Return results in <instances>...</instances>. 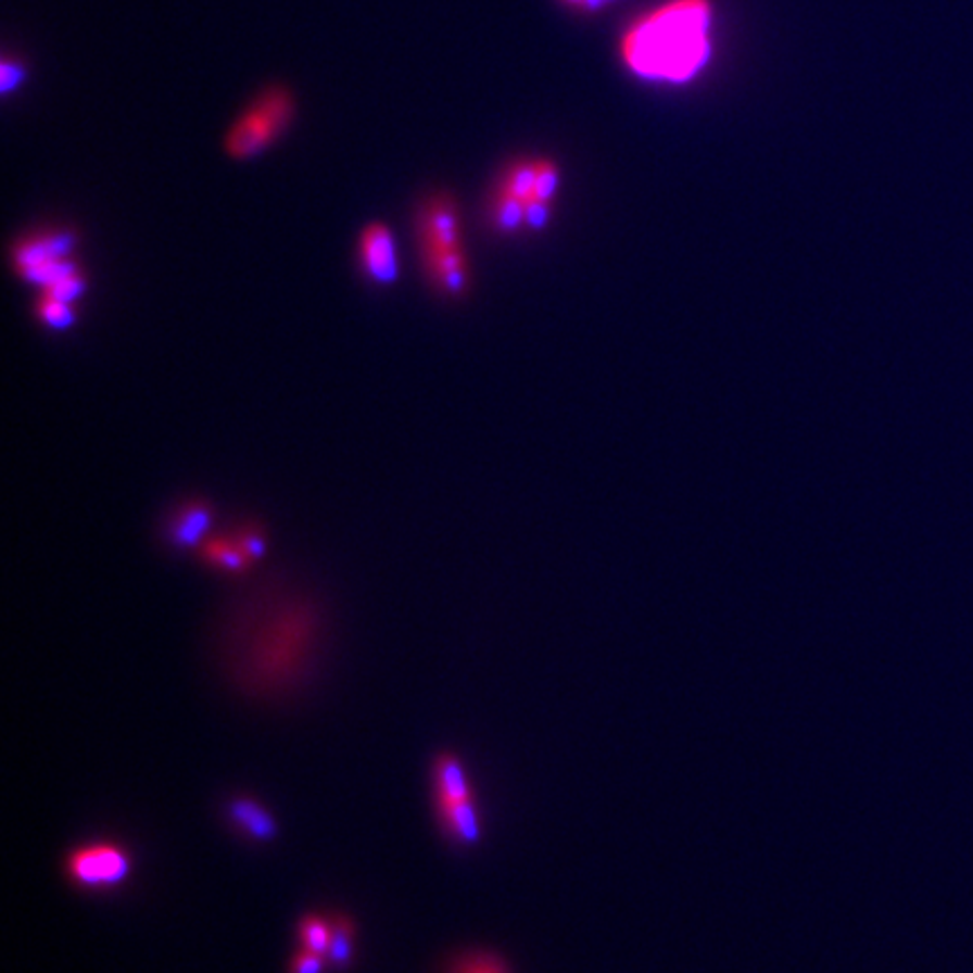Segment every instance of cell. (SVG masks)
<instances>
[{
    "mask_svg": "<svg viewBox=\"0 0 973 973\" xmlns=\"http://www.w3.org/2000/svg\"><path fill=\"white\" fill-rule=\"evenodd\" d=\"M547 217H551V210H547V201L536 199V197L526 201V226L543 228L547 224Z\"/></svg>",
    "mask_w": 973,
    "mask_h": 973,
    "instance_id": "obj_21",
    "label": "cell"
},
{
    "mask_svg": "<svg viewBox=\"0 0 973 973\" xmlns=\"http://www.w3.org/2000/svg\"><path fill=\"white\" fill-rule=\"evenodd\" d=\"M564 3H568V5H572V8H582V5H584V0H564Z\"/></svg>",
    "mask_w": 973,
    "mask_h": 973,
    "instance_id": "obj_23",
    "label": "cell"
},
{
    "mask_svg": "<svg viewBox=\"0 0 973 973\" xmlns=\"http://www.w3.org/2000/svg\"><path fill=\"white\" fill-rule=\"evenodd\" d=\"M295 115V102L291 90L282 86H270L255 102L243 111L228 129L224 138V149L232 161L255 159L268 147L276 144L285 131L291 127Z\"/></svg>",
    "mask_w": 973,
    "mask_h": 973,
    "instance_id": "obj_5",
    "label": "cell"
},
{
    "mask_svg": "<svg viewBox=\"0 0 973 973\" xmlns=\"http://www.w3.org/2000/svg\"><path fill=\"white\" fill-rule=\"evenodd\" d=\"M327 969H329L327 956L307 949H300L289 962V973H325Z\"/></svg>",
    "mask_w": 973,
    "mask_h": 973,
    "instance_id": "obj_20",
    "label": "cell"
},
{
    "mask_svg": "<svg viewBox=\"0 0 973 973\" xmlns=\"http://www.w3.org/2000/svg\"><path fill=\"white\" fill-rule=\"evenodd\" d=\"M230 827L251 843H270L278 836V823L273 813L251 796H235L226 805Z\"/></svg>",
    "mask_w": 973,
    "mask_h": 973,
    "instance_id": "obj_8",
    "label": "cell"
},
{
    "mask_svg": "<svg viewBox=\"0 0 973 973\" xmlns=\"http://www.w3.org/2000/svg\"><path fill=\"white\" fill-rule=\"evenodd\" d=\"M358 264L375 285L390 287L400 278V260L388 226L370 224L358 237Z\"/></svg>",
    "mask_w": 973,
    "mask_h": 973,
    "instance_id": "obj_7",
    "label": "cell"
},
{
    "mask_svg": "<svg viewBox=\"0 0 973 973\" xmlns=\"http://www.w3.org/2000/svg\"><path fill=\"white\" fill-rule=\"evenodd\" d=\"M451 973H511L507 962L492 951H469L455 958Z\"/></svg>",
    "mask_w": 973,
    "mask_h": 973,
    "instance_id": "obj_16",
    "label": "cell"
},
{
    "mask_svg": "<svg viewBox=\"0 0 973 973\" xmlns=\"http://www.w3.org/2000/svg\"><path fill=\"white\" fill-rule=\"evenodd\" d=\"M611 3H616V0H584L582 10H586V12H599V10H604L606 5H611Z\"/></svg>",
    "mask_w": 973,
    "mask_h": 973,
    "instance_id": "obj_22",
    "label": "cell"
},
{
    "mask_svg": "<svg viewBox=\"0 0 973 973\" xmlns=\"http://www.w3.org/2000/svg\"><path fill=\"white\" fill-rule=\"evenodd\" d=\"M230 536L253 564L266 555V536L257 526H239Z\"/></svg>",
    "mask_w": 973,
    "mask_h": 973,
    "instance_id": "obj_17",
    "label": "cell"
},
{
    "mask_svg": "<svg viewBox=\"0 0 973 973\" xmlns=\"http://www.w3.org/2000/svg\"><path fill=\"white\" fill-rule=\"evenodd\" d=\"M559 186V172L555 167V163L551 161H539L536 163V186H534V197L551 201L557 192Z\"/></svg>",
    "mask_w": 973,
    "mask_h": 973,
    "instance_id": "obj_19",
    "label": "cell"
},
{
    "mask_svg": "<svg viewBox=\"0 0 973 973\" xmlns=\"http://www.w3.org/2000/svg\"><path fill=\"white\" fill-rule=\"evenodd\" d=\"M134 859L127 847L113 841H96L75 847L66 859L71 884L84 890H113L131 876Z\"/></svg>",
    "mask_w": 973,
    "mask_h": 973,
    "instance_id": "obj_6",
    "label": "cell"
},
{
    "mask_svg": "<svg viewBox=\"0 0 973 973\" xmlns=\"http://www.w3.org/2000/svg\"><path fill=\"white\" fill-rule=\"evenodd\" d=\"M199 557L203 564L217 568L222 572H230V574H243L253 566V561L243 555V551L235 543V539L230 534L228 536H207L199 545Z\"/></svg>",
    "mask_w": 973,
    "mask_h": 973,
    "instance_id": "obj_10",
    "label": "cell"
},
{
    "mask_svg": "<svg viewBox=\"0 0 973 973\" xmlns=\"http://www.w3.org/2000/svg\"><path fill=\"white\" fill-rule=\"evenodd\" d=\"M710 0H667L637 18L620 41L629 73L656 84H687L712 56Z\"/></svg>",
    "mask_w": 973,
    "mask_h": 973,
    "instance_id": "obj_1",
    "label": "cell"
},
{
    "mask_svg": "<svg viewBox=\"0 0 973 973\" xmlns=\"http://www.w3.org/2000/svg\"><path fill=\"white\" fill-rule=\"evenodd\" d=\"M316 633L318 620L309 604L282 602L268 608L239 660L241 681L251 690H285L304 672Z\"/></svg>",
    "mask_w": 973,
    "mask_h": 973,
    "instance_id": "obj_2",
    "label": "cell"
},
{
    "mask_svg": "<svg viewBox=\"0 0 973 973\" xmlns=\"http://www.w3.org/2000/svg\"><path fill=\"white\" fill-rule=\"evenodd\" d=\"M298 939L302 949L327 956L331 942V920L316 915V912H309V915H304L298 924Z\"/></svg>",
    "mask_w": 973,
    "mask_h": 973,
    "instance_id": "obj_13",
    "label": "cell"
},
{
    "mask_svg": "<svg viewBox=\"0 0 973 973\" xmlns=\"http://www.w3.org/2000/svg\"><path fill=\"white\" fill-rule=\"evenodd\" d=\"M25 79H27V68L23 61L5 54L3 61H0V90H3V96L16 93Z\"/></svg>",
    "mask_w": 973,
    "mask_h": 973,
    "instance_id": "obj_18",
    "label": "cell"
},
{
    "mask_svg": "<svg viewBox=\"0 0 973 973\" xmlns=\"http://www.w3.org/2000/svg\"><path fill=\"white\" fill-rule=\"evenodd\" d=\"M35 314H37L39 323H43L50 329H68L75 323V318H77L75 316V302L61 300V298H54V295H48V293H43L41 300L37 302Z\"/></svg>",
    "mask_w": 973,
    "mask_h": 973,
    "instance_id": "obj_14",
    "label": "cell"
},
{
    "mask_svg": "<svg viewBox=\"0 0 973 973\" xmlns=\"http://www.w3.org/2000/svg\"><path fill=\"white\" fill-rule=\"evenodd\" d=\"M210 526H212V509L205 503L201 501L182 503L169 516L167 539L176 547H199L207 539Z\"/></svg>",
    "mask_w": 973,
    "mask_h": 973,
    "instance_id": "obj_9",
    "label": "cell"
},
{
    "mask_svg": "<svg viewBox=\"0 0 973 973\" xmlns=\"http://www.w3.org/2000/svg\"><path fill=\"white\" fill-rule=\"evenodd\" d=\"M329 920H331V942H329V951H327V962H329V969L343 973L354 962L356 926H354L352 918L343 915V912H333V915H329Z\"/></svg>",
    "mask_w": 973,
    "mask_h": 973,
    "instance_id": "obj_11",
    "label": "cell"
},
{
    "mask_svg": "<svg viewBox=\"0 0 973 973\" xmlns=\"http://www.w3.org/2000/svg\"><path fill=\"white\" fill-rule=\"evenodd\" d=\"M492 224L503 232H514L526 224V201L511 197L505 190H496V197L490 207Z\"/></svg>",
    "mask_w": 973,
    "mask_h": 973,
    "instance_id": "obj_12",
    "label": "cell"
},
{
    "mask_svg": "<svg viewBox=\"0 0 973 973\" xmlns=\"http://www.w3.org/2000/svg\"><path fill=\"white\" fill-rule=\"evenodd\" d=\"M75 241L73 230L59 228L25 235L14 247V268L43 293L75 302L86 289L84 273L73 260Z\"/></svg>",
    "mask_w": 973,
    "mask_h": 973,
    "instance_id": "obj_3",
    "label": "cell"
},
{
    "mask_svg": "<svg viewBox=\"0 0 973 973\" xmlns=\"http://www.w3.org/2000/svg\"><path fill=\"white\" fill-rule=\"evenodd\" d=\"M534 186H536V163H516L505 172L498 188L516 199L530 201L534 197Z\"/></svg>",
    "mask_w": 973,
    "mask_h": 973,
    "instance_id": "obj_15",
    "label": "cell"
},
{
    "mask_svg": "<svg viewBox=\"0 0 973 973\" xmlns=\"http://www.w3.org/2000/svg\"><path fill=\"white\" fill-rule=\"evenodd\" d=\"M421 257L431 282L448 293L458 295L467 287V262L460 243V219L453 199L431 197L417 217Z\"/></svg>",
    "mask_w": 973,
    "mask_h": 973,
    "instance_id": "obj_4",
    "label": "cell"
}]
</instances>
